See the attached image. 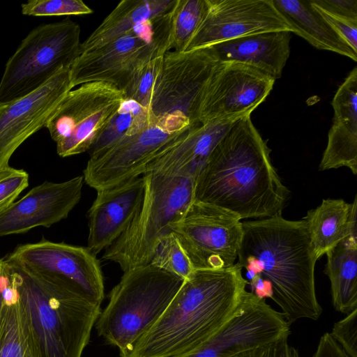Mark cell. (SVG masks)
Wrapping results in <instances>:
<instances>
[{
  "instance_id": "1",
  "label": "cell",
  "mask_w": 357,
  "mask_h": 357,
  "mask_svg": "<svg viewBox=\"0 0 357 357\" xmlns=\"http://www.w3.org/2000/svg\"><path fill=\"white\" fill-rule=\"evenodd\" d=\"M250 115L237 119L227 131L195 185V200L223 208L241 220L280 215L289 195Z\"/></svg>"
},
{
  "instance_id": "2",
  "label": "cell",
  "mask_w": 357,
  "mask_h": 357,
  "mask_svg": "<svg viewBox=\"0 0 357 357\" xmlns=\"http://www.w3.org/2000/svg\"><path fill=\"white\" fill-rule=\"evenodd\" d=\"M248 284L237 264L195 270L158 320L121 357H176L192 351L240 311Z\"/></svg>"
},
{
  "instance_id": "3",
  "label": "cell",
  "mask_w": 357,
  "mask_h": 357,
  "mask_svg": "<svg viewBox=\"0 0 357 357\" xmlns=\"http://www.w3.org/2000/svg\"><path fill=\"white\" fill-rule=\"evenodd\" d=\"M237 264L251 279L259 275L271 284V299L290 326L301 319L317 320L322 312L315 292L317 260L305 222L280 215L242 222Z\"/></svg>"
},
{
  "instance_id": "4",
  "label": "cell",
  "mask_w": 357,
  "mask_h": 357,
  "mask_svg": "<svg viewBox=\"0 0 357 357\" xmlns=\"http://www.w3.org/2000/svg\"><path fill=\"white\" fill-rule=\"evenodd\" d=\"M14 266L21 305L40 356L82 357L100 304L66 282Z\"/></svg>"
},
{
  "instance_id": "5",
  "label": "cell",
  "mask_w": 357,
  "mask_h": 357,
  "mask_svg": "<svg viewBox=\"0 0 357 357\" xmlns=\"http://www.w3.org/2000/svg\"><path fill=\"white\" fill-rule=\"evenodd\" d=\"M123 273L95 324L99 336L120 354L154 325L185 280L151 264Z\"/></svg>"
},
{
  "instance_id": "6",
  "label": "cell",
  "mask_w": 357,
  "mask_h": 357,
  "mask_svg": "<svg viewBox=\"0 0 357 357\" xmlns=\"http://www.w3.org/2000/svg\"><path fill=\"white\" fill-rule=\"evenodd\" d=\"M141 206L124 232L106 250L102 259L123 272L149 264L161 238L171 231L195 200V180L155 172L144 175Z\"/></svg>"
},
{
  "instance_id": "7",
  "label": "cell",
  "mask_w": 357,
  "mask_h": 357,
  "mask_svg": "<svg viewBox=\"0 0 357 357\" xmlns=\"http://www.w3.org/2000/svg\"><path fill=\"white\" fill-rule=\"evenodd\" d=\"M80 32L69 18L41 24L22 40L8 60L0 81V103L20 99L70 68L80 55Z\"/></svg>"
},
{
  "instance_id": "8",
  "label": "cell",
  "mask_w": 357,
  "mask_h": 357,
  "mask_svg": "<svg viewBox=\"0 0 357 357\" xmlns=\"http://www.w3.org/2000/svg\"><path fill=\"white\" fill-rule=\"evenodd\" d=\"M160 18L141 24L100 47L80 54L70 68L73 88L103 82L123 91L138 66L169 52L171 15Z\"/></svg>"
},
{
  "instance_id": "9",
  "label": "cell",
  "mask_w": 357,
  "mask_h": 357,
  "mask_svg": "<svg viewBox=\"0 0 357 357\" xmlns=\"http://www.w3.org/2000/svg\"><path fill=\"white\" fill-rule=\"evenodd\" d=\"M125 99L122 91L103 82L70 90L45 125L59 155L65 158L89 151Z\"/></svg>"
},
{
  "instance_id": "10",
  "label": "cell",
  "mask_w": 357,
  "mask_h": 357,
  "mask_svg": "<svg viewBox=\"0 0 357 357\" xmlns=\"http://www.w3.org/2000/svg\"><path fill=\"white\" fill-rule=\"evenodd\" d=\"M190 128L185 119L154 116L141 130L126 133L103 153L89 158L83 172L84 182L98 191L143 176L157 152Z\"/></svg>"
},
{
  "instance_id": "11",
  "label": "cell",
  "mask_w": 357,
  "mask_h": 357,
  "mask_svg": "<svg viewBox=\"0 0 357 357\" xmlns=\"http://www.w3.org/2000/svg\"><path fill=\"white\" fill-rule=\"evenodd\" d=\"M241 219L214 205L194 200L184 215L170 225L194 268L231 267L243 238Z\"/></svg>"
},
{
  "instance_id": "12",
  "label": "cell",
  "mask_w": 357,
  "mask_h": 357,
  "mask_svg": "<svg viewBox=\"0 0 357 357\" xmlns=\"http://www.w3.org/2000/svg\"><path fill=\"white\" fill-rule=\"evenodd\" d=\"M219 62L211 47L166 52L149 111L157 119L173 116L199 126L202 93Z\"/></svg>"
},
{
  "instance_id": "13",
  "label": "cell",
  "mask_w": 357,
  "mask_h": 357,
  "mask_svg": "<svg viewBox=\"0 0 357 357\" xmlns=\"http://www.w3.org/2000/svg\"><path fill=\"white\" fill-rule=\"evenodd\" d=\"M6 260L31 273L66 282L100 304L104 298L100 262L87 247L42 240L19 245Z\"/></svg>"
},
{
  "instance_id": "14",
  "label": "cell",
  "mask_w": 357,
  "mask_h": 357,
  "mask_svg": "<svg viewBox=\"0 0 357 357\" xmlns=\"http://www.w3.org/2000/svg\"><path fill=\"white\" fill-rule=\"evenodd\" d=\"M275 81L250 65L220 61L202 93L199 123L251 114L268 96Z\"/></svg>"
},
{
  "instance_id": "15",
  "label": "cell",
  "mask_w": 357,
  "mask_h": 357,
  "mask_svg": "<svg viewBox=\"0 0 357 357\" xmlns=\"http://www.w3.org/2000/svg\"><path fill=\"white\" fill-rule=\"evenodd\" d=\"M281 312L251 291H245L240 311L206 342L176 357H234L290 335Z\"/></svg>"
},
{
  "instance_id": "16",
  "label": "cell",
  "mask_w": 357,
  "mask_h": 357,
  "mask_svg": "<svg viewBox=\"0 0 357 357\" xmlns=\"http://www.w3.org/2000/svg\"><path fill=\"white\" fill-rule=\"evenodd\" d=\"M207 1L206 13L185 51L259 33L293 31L272 0Z\"/></svg>"
},
{
  "instance_id": "17",
  "label": "cell",
  "mask_w": 357,
  "mask_h": 357,
  "mask_svg": "<svg viewBox=\"0 0 357 357\" xmlns=\"http://www.w3.org/2000/svg\"><path fill=\"white\" fill-rule=\"evenodd\" d=\"M70 68L60 70L37 90L20 99L0 103V170L17 149L45 125L72 90Z\"/></svg>"
},
{
  "instance_id": "18",
  "label": "cell",
  "mask_w": 357,
  "mask_h": 357,
  "mask_svg": "<svg viewBox=\"0 0 357 357\" xmlns=\"http://www.w3.org/2000/svg\"><path fill=\"white\" fill-rule=\"evenodd\" d=\"M83 176L54 183L45 181L0 212V237L50 227L66 218L82 197Z\"/></svg>"
},
{
  "instance_id": "19",
  "label": "cell",
  "mask_w": 357,
  "mask_h": 357,
  "mask_svg": "<svg viewBox=\"0 0 357 357\" xmlns=\"http://www.w3.org/2000/svg\"><path fill=\"white\" fill-rule=\"evenodd\" d=\"M238 119H216L190 127L157 152L144 174L155 172L196 180L213 149Z\"/></svg>"
},
{
  "instance_id": "20",
  "label": "cell",
  "mask_w": 357,
  "mask_h": 357,
  "mask_svg": "<svg viewBox=\"0 0 357 357\" xmlns=\"http://www.w3.org/2000/svg\"><path fill=\"white\" fill-rule=\"evenodd\" d=\"M144 176L97 191L88 212L87 248L96 255L127 229L139 210L144 193Z\"/></svg>"
},
{
  "instance_id": "21",
  "label": "cell",
  "mask_w": 357,
  "mask_h": 357,
  "mask_svg": "<svg viewBox=\"0 0 357 357\" xmlns=\"http://www.w3.org/2000/svg\"><path fill=\"white\" fill-rule=\"evenodd\" d=\"M331 105L334 116L319 170L348 167L357 174V68L337 90Z\"/></svg>"
},
{
  "instance_id": "22",
  "label": "cell",
  "mask_w": 357,
  "mask_h": 357,
  "mask_svg": "<svg viewBox=\"0 0 357 357\" xmlns=\"http://www.w3.org/2000/svg\"><path fill=\"white\" fill-rule=\"evenodd\" d=\"M291 31L259 33L210 46L220 61L253 66L275 80L280 78L290 54Z\"/></svg>"
},
{
  "instance_id": "23",
  "label": "cell",
  "mask_w": 357,
  "mask_h": 357,
  "mask_svg": "<svg viewBox=\"0 0 357 357\" xmlns=\"http://www.w3.org/2000/svg\"><path fill=\"white\" fill-rule=\"evenodd\" d=\"M356 197L352 204L343 199H323L303 218L317 259L348 236H356Z\"/></svg>"
},
{
  "instance_id": "24",
  "label": "cell",
  "mask_w": 357,
  "mask_h": 357,
  "mask_svg": "<svg viewBox=\"0 0 357 357\" xmlns=\"http://www.w3.org/2000/svg\"><path fill=\"white\" fill-rule=\"evenodd\" d=\"M176 0H123L81 43L80 54L100 47L133 30L137 26L169 13Z\"/></svg>"
},
{
  "instance_id": "25",
  "label": "cell",
  "mask_w": 357,
  "mask_h": 357,
  "mask_svg": "<svg viewBox=\"0 0 357 357\" xmlns=\"http://www.w3.org/2000/svg\"><path fill=\"white\" fill-rule=\"evenodd\" d=\"M293 31L314 47L333 52L357 61V52L324 19L311 0H272Z\"/></svg>"
},
{
  "instance_id": "26",
  "label": "cell",
  "mask_w": 357,
  "mask_h": 357,
  "mask_svg": "<svg viewBox=\"0 0 357 357\" xmlns=\"http://www.w3.org/2000/svg\"><path fill=\"white\" fill-rule=\"evenodd\" d=\"M326 255L333 307L347 314L357 309V237H347Z\"/></svg>"
},
{
  "instance_id": "27",
  "label": "cell",
  "mask_w": 357,
  "mask_h": 357,
  "mask_svg": "<svg viewBox=\"0 0 357 357\" xmlns=\"http://www.w3.org/2000/svg\"><path fill=\"white\" fill-rule=\"evenodd\" d=\"M0 357H41L26 321L20 298L2 302Z\"/></svg>"
},
{
  "instance_id": "28",
  "label": "cell",
  "mask_w": 357,
  "mask_h": 357,
  "mask_svg": "<svg viewBox=\"0 0 357 357\" xmlns=\"http://www.w3.org/2000/svg\"><path fill=\"white\" fill-rule=\"evenodd\" d=\"M207 8V0H176L172 13L169 51L185 50Z\"/></svg>"
},
{
  "instance_id": "29",
  "label": "cell",
  "mask_w": 357,
  "mask_h": 357,
  "mask_svg": "<svg viewBox=\"0 0 357 357\" xmlns=\"http://www.w3.org/2000/svg\"><path fill=\"white\" fill-rule=\"evenodd\" d=\"M164 56H156L138 66L131 75L123 92L130 100L149 110L160 77Z\"/></svg>"
},
{
  "instance_id": "30",
  "label": "cell",
  "mask_w": 357,
  "mask_h": 357,
  "mask_svg": "<svg viewBox=\"0 0 357 357\" xmlns=\"http://www.w3.org/2000/svg\"><path fill=\"white\" fill-rule=\"evenodd\" d=\"M150 264L184 280L195 271L178 236L172 231L160 241Z\"/></svg>"
},
{
  "instance_id": "31",
  "label": "cell",
  "mask_w": 357,
  "mask_h": 357,
  "mask_svg": "<svg viewBox=\"0 0 357 357\" xmlns=\"http://www.w3.org/2000/svg\"><path fill=\"white\" fill-rule=\"evenodd\" d=\"M143 109L135 102L125 99L89 150L90 158L99 156L120 140L131 127L136 116Z\"/></svg>"
},
{
  "instance_id": "32",
  "label": "cell",
  "mask_w": 357,
  "mask_h": 357,
  "mask_svg": "<svg viewBox=\"0 0 357 357\" xmlns=\"http://www.w3.org/2000/svg\"><path fill=\"white\" fill-rule=\"evenodd\" d=\"M22 13L29 16L87 15L93 10L81 0H31L21 5Z\"/></svg>"
},
{
  "instance_id": "33",
  "label": "cell",
  "mask_w": 357,
  "mask_h": 357,
  "mask_svg": "<svg viewBox=\"0 0 357 357\" xmlns=\"http://www.w3.org/2000/svg\"><path fill=\"white\" fill-rule=\"evenodd\" d=\"M29 185V175L23 169L8 166L0 170V212L8 208Z\"/></svg>"
},
{
  "instance_id": "34",
  "label": "cell",
  "mask_w": 357,
  "mask_h": 357,
  "mask_svg": "<svg viewBox=\"0 0 357 357\" xmlns=\"http://www.w3.org/2000/svg\"><path fill=\"white\" fill-rule=\"evenodd\" d=\"M330 334L349 357H357V309L335 322Z\"/></svg>"
},
{
  "instance_id": "35",
  "label": "cell",
  "mask_w": 357,
  "mask_h": 357,
  "mask_svg": "<svg viewBox=\"0 0 357 357\" xmlns=\"http://www.w3.org/2000/svg\"><path fill=\"white\" fill-rule=\"evenodd\" d=\"M288 337L241 352L234 357H299L297 349L289 344Z\"/></svg>"
},
{
  "instance_id": "36",
  "label": "cell",
  "mask_w": 357,
  "mask_h": 357,
  "mask_svg": "<svg viewBox=\"0 0 357 357\" xmlns=\"http://www.w3.org/2000/svg\"><path fill=\"white\" fill-rule=\"evenodd\" d=\"M316 9L348 45L357 52V21L336 16L317 8Z\"/></svg>"
},
{
  "instance_id": "37",
  "label": "cell",
  "mask_w": 357,
  "mask_h": 357,
  "mask_svg": "<svg viewBox=\"0 0 357 357\" xmlns=\"http://www.w3.org/2000/svg\"><path fill=\"white\" fill-rule=\"evenodd\" d=\"M317 8L341 17L357 21V0H311Z\"/></svg>"
},
{
  "instance_id": "38",
  "label": "cell",
  "mask_w": 357,
  "mask_h": 357,
  "mask_svg": "<svg viewBox=\"0 0 357 357\" xmlns=\"http://www.w3.org/2000/svg\"><path fill=\"white\" fill-rule=\"evenodd\" d=\"M248 284H250L251 292L259 298L272 297V289L271 284L266 280L261 278L259 275H255L251 279Z\"/></svg>"
},
{
  "instance_id": "39",
  "label": "cell",
  "mask_w": 357,
  "mask_h": 357,
  "mask_svg": "<svg viewBox=\"0 0 357 357\" xmlns=\"http://www.w3.org/2000/svg\"><path fill=\"white\" fill-rule=\"evenodd\" d=\"M15 273L14 266L6 259H0V312L2 306V292Z\"/></svg>"
}]
</instances>
